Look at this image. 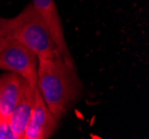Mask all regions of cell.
I'll return each instance as SVG.
<instances>
[{
    "instance_id": "cell-1",
    "label": "cell",
    "mask_w": 149,
    "mask_h": 139,
    "mask_svg": "<svg viewBox=\"0 0 149 139\" xmlns=\"http://www.w3.org/2000/svg\"><path fill=\"white\" fill-rule=\"evenodd\" d=\"M37 89L51 114L59 120L79 99L82 83L76 68L61 57L38 59Z\"/></svg>"
},
{
    "instance_id": "cell-2",
    "label": "cell",
    "mask_w": 149,
    "mask_h": 139,
    "mask_svg": "<svg viewBox=\"0 0 149 139\" xmlns=\"http://www.w3.org/2000/svg\"><path fill=\"white\" fill-rule=\"evenodd\" d=\"M0 32L32 50L39 59L61 57L44 19L32 3L9 20H0Z\"/></svg>"
},
{
    "instance_id": "cell-3",
    "label": "cell",
    "mask_w": 149,
    "mask_h": 139,
    "mask_svg": "<svg viewBox=\"0 0 149 139\" xmlns=\"http://www.w3.org/2000/svg\"><path fill=\"white\" fill-rule=\"evenodd\" d=\"M38 59L37 55L29 48L3 35L0 47V69L17 74L31 87L37 88Z\"/></svg>"
},
{
    "instance_id": "cell-4",
    "label": "cell",
    "mask_w": 149,
    "mask_h": 139,
    "mask_svg": "<svg viewBox=\"0 0 149 139\" xmlns=\"http://www.w3.org/2000/svg\"><path fill=\"white\" fill-rule=\"evenodd\" d=\"M32 5L46 22L51 35V38L56 44L62 60L70 67H74V58L71 56V52L69 51V48L66 42L61 19L59 17L55 1L54 0H32Z\"/></svg>"
},
{
    "instance_id": "cell-5",
    "label": "cell",
    "mask_w": 149,
    "mask_h": 139,
    "mask_svg": "<svg viewBox=\"0 0 149 139\" xmlns=\"http://www.w3.org/2000/svg\"><path fill=\"white\" fill-rule=\"evenodd\" d=\"M57 121L46 106L38 89L36 90V100L31 111L29 122L27 125L24 139H47L56 130Z\"/></svg>"
},
{
    "instance_id": "cell-6",
    "label": "cell",
    "mask_w": 149,
    "mask_h": 139,
    "mask_svg": "<svg viewBox=\"0 0 149 139\" xmlns=\"http://www.w3.org/2000/svg\"><path fill=\"white\" fill-rule=\"evenodd\" d=\"M36 90L37 88L31 87L28 82H26L18 102L9 115V121L17 139H24L25 137L26 128L36 100Z\"/></svg>"
},
{
    "instance_id": "cell-7",
    "label": "cell",
    "mask_w": 149,
    "mask_h": 139,
    "mask_svg": "<svg viewBox=\"0 0 149 139\" xmlns=\"http://www.w3.org/2000/svg\"><path fill=\"white\" fill-rule=\"evenodd\" d=\"M26 82L22 77L11 71L0 75V116L9 118Z\"/></svg>"
},
{
    "instance_id": "cell-8",
    "label": "cell",
    "mask_w": 149,
    "mask_h": 139,
    "mask_svg": "<svg viewBox=\"0 0 149 139\" xmlns=\"http://www.w3.org/2000/svg\"><path fill=\"white\" fill-rule=\"evenodd\" d=\"M0 139H17L8 117L0 116Z\"/></svg>"
},
{
    "instance_id": "cell-9",
    "label": "cell",
    "mask_w": 149,
    "mask_h": 139,
    "mask_svg": "<svg viewBox=\"0 0 149 139\" xmlns=\"http://www.w3.org/2000/svg\"><path fill=\"white\" fill-rule=\"evenodd\" d=\"M2 39H3V35L0 32V47H1V44H2Z\"/></svg>"
}]
</instances>
